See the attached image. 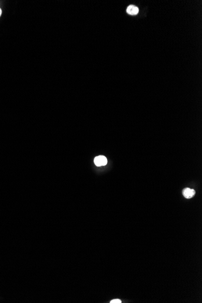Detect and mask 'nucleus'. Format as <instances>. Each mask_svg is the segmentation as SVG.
<instances>
[{
    "instance_id": "obj_1",
    "label": "nucleus",
    "mask_w": 202,
    "mask_h": 303,
    "mask_svg": "<svg viewBox=\"0 0 202 303\" xmlns=\"http://www.w3.org/2000/svg\"><path fill=\"white\" fill-rule=\"evenodd\" d=\"M94 162L97 166H105L107 163V159L104 155H99L94 158Z\"/></svg>"
},
{
    "instance_id": "obj_2",
    "label": "nucleus",
    "mask_w": 202,
    "mask_h": 303,
    "mask_svg": "<svg viewBox=\"0 0 202 303\" xmlns=\"http://www.w3.org/2000/svg\"><path fill=\"white\" fill-rule=\"evenodd\" d=\"M195 191L190 188H186L183 191V194L184 197L186 198H190L193 197L195 195Z\"/></svg>"
},
{
    "instance_id": "obj_5",
    "label": "nucleus",
    "mask_w": 202,
    "mask_h": 303,
    "mask_svg": "<svg viewBox=\"0 0 202 303\" xmlns=\"http://www.w3.org/2000/svg\"><path fill=\"white\" fill-rule=\"evenodd\" d=\"M1 14H2V10H1V8H0V17H1Z\"/></svg>"
},
{
    "instance_id": "obj_3",
    "label": "nucleus",
    "mask_w": 202,
    "mask_h": 303,
    "mask_svg": "<svg viewBox=\"0 0 202 303\" xmlns=\"http://www.w3.org/2000/svg\"><path fill=\"white\" fill-rule=\"evenodd\" d=\"M126 12L128 14H129V15H135L139 12V9L135 6L131 5V6L128 7V8L126 9Z\"/></svg>"
},
{
    "instance_id": "obj_4",
    "label": "nucleus",
    "mask_w": 202,
    "mask_h": 303,
    "mask_svg": "<svg viewBox=\"0 0 202 303\" xmlns=\"http://www.w3.org/2000/svg\"><path fill=\"white\" fill-rule=\"evenodd\" d=\"M111 303H121V301L120 299H113L112 301H110Z\"/></svg>"
}]
</instances>
